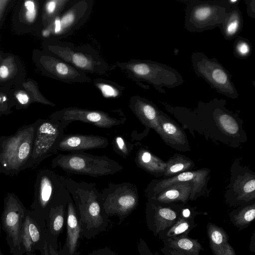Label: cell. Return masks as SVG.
Listing matches in <instances>:
<instances>
[{"instance_id": "cell-1", "label": "cell", "mask_w": 255, "mask_h": 255, "mask_svg": "<svg viewBox=\"0 0 255 255\" xmlns=\"http://www.w3.org/2000/svg\"><path fill=\"white\" fill-rule=\"evenodd\" d=\"M65 180L75 206L82 237L90 240L105 231L110 220L101 204L96 184L77 181L65 176Z\"/></svg>"}, {"instance_id": "cell-2", "label": "cell", "mask_w": 255, "mask_h": 255, "mask_svg": "<svg viewBox=\"0 0 255 255\" xmlns=\"http://www.w3.org/2000/svg\"><path fill=\"white\" fill-rule=\"evenodd\" d=\"M116 67L141 88L147 90L151 85L158 92L165 94V88H174L182 85L184 79L175 69L156 61L133 59L125 62H117Z\"/></svg>"}, {"instance_id": "cell-3", "label": "cell", "mask_w": 255, "mask_h": 255, "mask_svg": "<svg viewBox=\"0 0 255 255\" xmlns=\"http://www.w3.org/2000/svg\"><path fill=\"white\" fill-rule=\"evenodd\" d=\"M35 131V123L23 126L12 135L0 137V174H18L29 168Z\"/></svg>"}, {"instance_id": "cell-4", "label": "cell", "mask_w": 255, "mask_h": 255, "mask_svg": "<svg viewBox=\"0 0 255 255\" xmlns=\"http://www.w3.org/2000/svg\"><path fill=\"white\" fill-rule=\"evenodd\" d=\"M71 197L65 176L51 169L42 168L37 173L30 210L46 221L51 209L67 204Z\"/></svg>"}, {"instance_id": "cell-5", "label": "cell", "mask_w": 255, "mask_h": 255, "mask_svg": "<svg viewBox=\"0 0 255 255\" xmlns=\"http://www.w3.org/2000/svg\"><path fill=\"white\" fill-rule=\"evenodd\" d=\"M52 168H60L68 174L92 177L114 175L123 170L116 161L105 155H96L84 151L58 154L51 160Z\"/></svg>"}, {"instance_id": "cell-6", "label": "cell", "mask_w": 255, "mask_h": 255, "mask_svg": "<svg viewBox=\"0 0 255 255\" xmlns=\"http://www.w3.org/2000/svg\"><path fill=\"white\" fill-rule=\"evenodd\" d=\"M185 27L191 32L221 28L232 5L227 0H187Z\"/></svg>"}, {"instance_id": "cell-7", "label": "cell", "mask_w": 255, "mask_h": 255, "mask_svg": "<svg viewBox=\"0 0 255 255\" xmlns=\"http://www.w3.org/2000/svg\"><path fill=\"white\" fill-rule=\"evenodd\" d=\"M53 52L61 59L86 73L106 75L116 68L107 63L94 48L59 41L52 47Z\"/></svg>"}, {"instance_id": "cell-8", "label": "cell", "mask_w": 255, "mask_h": 255, "mask_svg": "<svg viewBox=\"0 0 255 255\" xmlns=\"http://www.w3.org/2000/svg\"><path fill=\"white\" fill-rule=\"evenodd\" d=\"M100 198L107 215L117 217L120 224L136 208L139 201L136 186L128 182L108 183L100 191Z\"/></svg>"}, {"instance_id": "cell-9", "label": "cell", "mask_w": 255, "mask_h": 255, "mask_svg": "<svg viewBox=\"0 0 255 255\" xmlns=\"http://www.w3.org/2000/svg\"><path fill=\"white\" fill-rule=\"evenodd\" d=\"M191 59L195 74L211 88L230 98H238L239 93L232 82V76L216 58H210L204 53L196 51L192 53Z\"/></svg>"}, {"instance_id": "cell-10", "label": "cell", "mask_w": 255, "mask_h": 255, "mask_svg": "<svg viewBox=\"0 0 255 255\" xmlns=\"http://www.w3.org/2000/svg\"><path fill=\"white\" fill-rule=\"evenodd\" d=\"M50 119L59 121L66 128L71 123L81 122L101 128H110L123 125L127 121L121 109L109 111L69 107L53 113Z\"/></svg>"}, {"instance_id": "cell-11", "label": "cell", "mask_w": 255, "mask_h": 255, "mask_svg": "<svg viewBox=\"0 0 255 255\" xmlns=\"http://www.w3.org/2000/svg\"><path fill=\"white\" fill-rule=\"evenodd\" d=\"M27 209L13 193L6 194L3 200L1 224L11 255H23L22 228Z\"/></svg>"}, {"instance_id": "cell-12", "label": "cell", "mask_w": 255, "mask_h": 255, "mask_svg": "<svg viewBox=\"0 0 255 255\" xmlns=\"http://www.w3.org/2000/svg\"><path fill=\"white\" fill-rule=\"evenodd\" d=\"M35 131L29 168L36 167L44 159L57 153V146L65 128L59 121L39 120L35 123Z\"/></svg>"}, {"instance_id": "cell-13", "label": "cell", "mask_w": 255, "mask_h": 255, "mask_svg": "<svg viewBox=\"0 0 255 255\" xmlns=\"http://www.w3.org/2000/svg\"><path fill=\"white\" fill-rule=\"evenodd\" d=\"M93 5V0H72L64 11L53 19L51 32L61 38L70 36L87 21Z\"/></svg>"}, {"instance_id": "cell-14", "label": "cell", "mask_w": 255, "mask_h": 255, "mask_svg": "<svg viewBox=\"0 0 255 255\" xmlns=\"http://www.w3.org/2000/svg\"><path fill=\"white\" fill-rule=\"evenodd\" d=\"M22 243L25 255L38 251L41 255H50L49 248L52 247L47 233L46 221L28 209L23 222Z\"/></svg>"}, {"instance_id": "cell-15", "label": "cell", "mask_w": 255, "mask_h": 255, "mask_svg": "<svg viewBox=\"0 0 255 255\" xmlns=\"http://www.w3.org/2000/svg\"><path fill=\"white\" fill-rule=\"evenodd\" d=\"M182 205L148 200L146 206V223L154 236H158L176 223L183 208Z\"/></svg>"}, {"instance_id": "cell-16", "label": "cell", "mask_w": 255, "mask_h": 255, "mask_svg": "<svg viewBox=\"0 0 255 255\" xmlns=\"http://www.w3.org/2000/svg\"><path fill=\"white\" fill-rule=\"evenodd\" d=\"M109 144L105 136L79 133L64 134L59 142L56 150L62 151H84L89 149L104 148Z\"/></svg>"}, {"instance_id": "cell-17", "label": "cell", "mask_w": 255, "mask_h": 255, "mask_svg": "<svg viewBox=\"0 0 255 255\" xmlns=\"http://www.w3.org/2000/svg\"><path fill=\"white\" fill-rule=\"evenodd\" d=\"M208 174V170L203 169L184 172L171 178L159 180L152 188L149 187L147 189L146 193L147 196L156 194L176 182H189L194 185L190 200L195 199L203 187Z\"/></svg>"}, {"instance_id": "cell-18", "label": "cell", "mask_w": 255, "mask_h": 255, "mask_svg": "<svg viewBox=\"0 0 255 255\" xmlns=\"http://www.w3.org/2000/svg\"><path fill=\"white\" fill-rule=\"evenodd\" d=\"M128 107L143 125L152 128L161 136L158 120L160 110L151 101L141 96L134 95L129 99Z\"/></svg>"}, {"instance_id": "cell-19", "label": "cell", "mask_w": 255, "mask_h": 255, "mask_svg": "<svg viewBox=\"0 0 255 255\" xmlns=\"http://www.w3.org/2000/svg\"><path fill=\"white\" fill-rule=\"evenodd\" d=\"M66 238L59 255H79L77 252L79 239L82 236V228L72 197L67 204Z\"/></svg>"}, {"instance_id": "cell-20", "label": "cell", "mask_w": 255, "mask_h": 255, "mask_svg": "<svg viewBox=\"0 0 255 255\" xmlns=\"http://www.w3.org/2000/svg\"><path fill=\"white\" fill-rule=\"evenodd\" d=\"M161 252L164 255H200L204 249L197 239L188 235L168 238L162 240Z\"/></svg>"}, {"instance_id": "cell-21", "label": "cell", "mask_w": 255, "mask_h": 255, "mask_svg": "<svg viewBox=\"0 0 255 255\" xmlns=\"http://www.w3.org/2000/svg\"><path fill=\"white\" fill-rule=\"evenodd\" d=\"M194 185L189 182H176L160 192L147 196L149 201L162 203H186L189 199Z\"/></svg>"}, {"instance_id": "cell-22", "label": "cell", "mask_w": 255, "mask_h": 255, "mask_svg": "<svg viewBox=\"0 0 255 255\" xmlns=\"http://www.w3.org/2000/svg\"><path fill=\"white\" fill-rule=\"evenodd\" d=\"M210 248L213 255H237L229 243V237L225 230L213 223L207 225Z\"/></svg>"}, {"instance_id": "cell-23", "label": "cell", "mask_w": 255, "mask_h": 255, "mask_svg": "<svg viewBox=\"0 0 255 255\" xmlns=\"http://www.w3.org/2000/svg\"><path fill=\"white\" fill-rule=\"evenodd\" d=\"M67 204L51 209L46 221L48 236L52 249L56 251H57L58 238L62 233L66 221Z\"/></svg>"}, {"instance_id": "cell-24", "label": "cell", "mask_w": 255, "mask_h": 255, "mask_svg": "<svg viewBox=\"0 0 255 255\" xmlns=\"http://www.w3.org/2000/svg\"><path fill=\"white\" fill-rule=\"evenodd\" d=\"M198 214L193 208L183 207L178 220L171 227L159 234V239L162 241L168 238L188 235L197 226L195 218Z\"/></svg>"}, {"instance_id": "cell-25", "label": "cell", "mask_w": 255, "mask_h": 255, "mask_svg": "<svg viewBox=\"0 0 255 255\" xmlns=\"http://www.w3.org/2000/svg\"><path fill=\"white\" fill-rule=\"evenodd\" d=\"M158 120L161 130L160 136L165 141L177 146L187 143L184 132L161 111H159Z\"/></svg>"}, {"instance_id": "cell-26", "label": "cell", "mask_w": 255, "mask_h": 255, "mask_svg": "<svg viewBox=\"0 0 255 255\" xmlns=\"http://www.w3.org/2000/svg\"><path fill=\"white\" fill-rule=\"evenodd\" d=\"M134 162L138 167L152 174L163 173L166 165V162L143 147L136 151Z\"/></svg>"}, {"instance_id": "cell-27", "label": "cell", "mask_w": 255, "mask_h": 255, "mask_svg": "<svg viewBox=\"0 0 255 255\" xmlns=\"http://www.w3.org/2000/svg\"><path fill=\"white\" fill-rule=\"evenodd\" d=\"M243 23V17L238 4L234 5L220 29L225 39L231 40L239 36L242 30Z\"/></svg>"}, {"instance_id": "cell-28", "label": "cell", "mask_w": 255, "mask_h": 255, "mask_svg": "<svg viewBox=\"0 0 255 255\" xmlns=\"http://www.w3.org/2000/svg\"><path fill=\"white\" fill-rule=\"evenodd\" d=\"M237 194L234 205H245L249 203L255 198V179L254 176H246L239 178L234 185Z\"/></svg>"}, {"instance_id": "cell-29", "label": "cell", "mask_w": 255, "mask_h": 255, "mask_svg": "<svg viewBox=\"0 0 255 255\" xmlns=\"http://www.w3.org/2000/svg\"><path fill=\"white\" fill-rule=\"evenodd\" d=\"M229 217L233 225L239 230L247 228L255 218V203L242 205L232 211Z\"/></svg>"}, {"instance_id": "cell-30", "label": "cell", "mask_w": 255, "mask_h": 255, "mask_svg": "<svg viewBox=\"0 0 255 255\" xmlns=\"http://www.w3.org/2000/svg\"><path fill=\"white\" fill-rule=\"evenodd\" d=\"M194 166L189 158L179 154H175L166 162L164 175L167 177L174 176L188 171Z\"/></svg>"}, {"instance_id": "cell-31", "label": "cell", "mask_w": 255, "mask_h": 255, "mask_svg": "<svg viewBox=\"0 0 255 255\" xmlns=\"http://www.w3.org/2000/svg\"><path fill=\"white\" fill-rule=\"evenodd\" d=\"M94 86L105 98H118L121 97L125 87L111 80L96 78L93 80Z\"/></svg>"}, {"instance_id": "cell-32", "label": "cell", "mask_w": 255, "mask_h": 255, "mask_svg": "<svg viewBox=\"0 0 255 255\" xmlns=\"http://www.w3.org/2000/svg\"><path fill=\"white\" fill-rule=\"evenodd\" d=\"M214 115L221 129L229 135H235L239 131V126L235 118L223 109H215Z\"/></svg>"}, {"instance_id": "cell-33", "label": "cell", "mask_w": 255, "mask_h": 255, "mask_svg": "<svg viewBox=\"0 0 255 255\" xmlns=\"http://www.w3.org/2000/svg\"><path fill=\"white\" fill-rule=\"evenodd\" d=\"M112 143L115 152L124 158H127L130 155L134 147V144L120 135L114 137Z\"/></svg>"}, {"instance_id": "cell-34", "label": "cell", "mask_w": 255, "mask_h": 255, "mask_svg": "<svg viewBox=\"0 0 255 255\" xmlns=\"http://www.w3.org/2000/svg\"><path fill=\"white\" fill-rule=\"evenodd\" d=\"M233 51L236 57L246 59L252 53V45L248 39L239 36L234 43Z\"/></svg>"}, {"instance_id": "cell-35", "label": "cell", "mask_w": 255, "mask_h": 255, "mask_svg": "<svg viewBox=\"0 0 255 255\" xmlns=\"http://www.w3.org/2000/svg\"><path fill=\"white\" fill-rule=\"evenodd\" d=\"M137 249L139 255H154L145 241L141 239L138 243Z\"/></svg>"}, {"instance_id": "cell-36", "label": "cell", "mask_w": 255, "mask_h": 255, "mask_svg": "<svg viewBox=\"0 0 255 255\" xmlns=\"http://www.w3.org/2000/svg\"><path fill=\"white\" fill-rule=\"evenodd\" d=\"M88 255H117L113 251L108 247H105L93 251Z\"/></svg>"}, {"instance_id": "cell-37", "label": "cell", "mask_w": 255, "mask_h": 255, "mask_svg": "<svg viewBox=\"0 0 255 255\" xmlns=\"http://www.w3.org/2000/svg\"><path fill=\"white\" fill-rule=\"evenodd\" d=\"M247 7L248 14L250 17H255V1L252 0H245Z\"/></svg>"}, {"instance_id": "cell-38", "label": "cell", "mask_w": 255, "mask_h": 255, "mask_svg": "<svg viewBox=\"0 0 255 255\" xmlns=\"http://www.w3.org/2000/svg\"><path fill=\"white\" fill-rule=\"evenodd\" d=\"M16 97L19 103L21 105H26L29 101L28 97L24 93H19L17 94Z\"/></svg>"}, {"instance_id": "cell-39", "label": "cell", "mask_w": 255, "mask_h": 255, "mask_svg": "<svg viewBox=\"0 0 255 255\" xmlns=\"http://www.w3.org/2000/svg\"><path fill=\"white\" fill-rule=\"evenodd\" d=\"M36 14V10L35 9L32 11H27L25 14L26 19L30 22H32L35 18Z\"/></svg>"}, {"instance_id": "cell-40", "label": "cell", "mask_w": 255, "mask_h": 255, "mask_svg": "<svg viewBox=\"0 0 255 255\" xmlns=\"http://www.w3.org/2000/svg\"><path fill=\"white\" fill-rule=\"evenodd\" d=\"M8 69L5 65H2L0 67V76L2 78H5L8 75Z\"/></svg>"}, {"instance_id": "cell-41", "label": "cell", "mask_w": 255, "mask_h": 255, "mask_svg": "<svg viewBox=\"0 0 255 255\" xmlns=\"http://www.w3.org/2000/svg\"><path fill=\"white\" fill-rule=\"evenodd\" d=\"M24 5L27 11H32L35 9L34 3L31 0H27L25 1Z\"/></svg>"}, {"instance_id": "cell-42", "label": "cell", "mask_w": 255, "mask_h": 255, "mask_svg": "<svg viewBox=\"0 0 255 255\" xmlns=\"http://www.w3.org/2000/svg\"><path fill=\"white\" fill-rule=\"evenodd\" d=\"M255 232L254 231L253 233V235L251 238V241L250 245V251L252 252H255Z\"/></svg>"}, {"instance_id": "cell-43", "label": "cell", "mask_w": 255, "mask_h": 255, "mask_svg": "<svg viewBox=\"0 0 255 255\" xmlns=\"http://www.w3.org/2000/svg\"><path fill=\"white\" fill-rule=\"evenodd\" d=\"M49 252L50 255H59L58 253V251H55L51 247L49 248Z\"/></svg>"}, {"instance_id": "cell-44", "label": "cell", "mask_w": 255, "mask_h": 255, "mask_svg": "<svg viewBox=\"0 0 255 255\" xmlns=\"http://www.w3.org/2000/svg\"><path fill=\"white\" fill-rule=\"evenodd\" d=\"M0 255H3L0 248Z\"/></svg>"}, {"instance_id": "cell-45", "label": "cell", "mask_w": 255, "mask_h": 255, "mask_svg": "<svg viewBox=\"0 0 255 255\" xmlns=\"http://www.w3.org/2000/svg\"><path fill=\"white\" fill-rule=\"evenodd\" d=\"M154 255H160V254H158V253H157V252H156V253H155L154 254Z\"/></svg>"}, {"instance_id": "cell-46", "label": "cell", "mask_w": 255, "mask_h": 255, "mask_svg": "<svg viewBox=\"0 0 255 255\" xmlns=\"http://www.w3.org/2000/svg\"><path fill=\"white\" fill-rule=\"evenodd\" d=\"M35 255L34 254H30V255Z\"/></svg>"}, {"instance_id": "cell-47", "label": "cell", "mask_w": 255, "mask_h": 255, "mask_svg": "<svg viewBox=\"0 0 255 255\" xmlns=\"http://www.w3.org/2000/svg\"></svg>"}]
</instances>
